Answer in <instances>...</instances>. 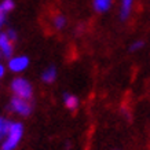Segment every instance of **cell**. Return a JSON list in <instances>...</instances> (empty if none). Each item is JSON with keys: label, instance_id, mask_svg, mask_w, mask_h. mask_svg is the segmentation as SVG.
I'll list each match as a JSON object with an SVG mask.
<instances>
[{"label": "cell", "instance_id": "obj_1", "mask_svg": "<svg viewBox=\"0 0 150 150\" xmlns=\"http://www.w3.org/2000/svg\"><path fill=\"white\" fill-rule=\"evenodd\" d=\"M23 135V125L21 123H11L10 131L7 134L6 139L3 141L1 150H14L18 146L19 141L22 139Z\"/></svg>", "mask_w": 150, "mask_h": 150}, {"label": "cell", "instance_id": "obj_2", "mask_svg": "<svg viewBox=\"0 0 150 150\" xmlns=\"http://www.w3.org/2000/svg\"><path fill=\"white\" fill-rule=\"evenodd\" d=\"M11 91L15 96L23 98V99H30L33 95V90L30 83L25 80L23 77H15L11 81Z\"/></svg>", "mask_w": 150, "mask_h": 150}, {"label": "cell", "instance_id": "obj_3", "mask_svg": "<svg viewBox=\"0 0 150 150\" xmlns=\"http://www.w3.org/2000/svg\"><path fill=\"white\" fill-rule=\"evenodd\" d=\"M8 109L14 113L19 114V116H23L26 117L30 114L32 112V105L29 103L28 99H23V98H19V96H15L14 95L10 100V105H8Z\"/></svg>", "mask_w": 150, "mask_h": 150}, {"label": "cell", "instance_id": "obj_4", "mask_svg": "<svg viewBox=\"0 0 150 150\" xmlns=\"http://www.w3.org/2000/svg\"><path fill=\"white\" fill-rule=\"evenodd\" d=\"M29 65V58L25 55H18V57H11L8 61V69L14 73L23 72Z\"/></svg>", "mask_w": 150, "mask_h": 150}, {"label": "cell", "instance_id": "obj_5", "mask_svg": "<svg viewBox=\"0 0 150 150\" xmlns=\"http://www.w3.org/2000/svg\"><path fill=\"white\" fill-rule=\"evenodd\" d=\"M14 51L13 40L7 36V33H0V52L4 58H11Z\"/></svg>", "mask_w": 150, "mask_h": 150}, {"label": "cell", "instance_id": "obj_6", "mask_svg": "<svg viewBox=\"0 0 150 150\" xmlns=\"http://www.w3.org/2000/svg\"><path fill=\"white\" fill-rule=\"evenodd\" d=\"M134 4V0H121V6H120V18L127 19L131 14V8Z\"/></svg>", "mask_w": 150, "mask_h": 150}, {"label": "cell", "instance_id": "obj_7", "mask_svg": "<svg viewBox=\"0 0 150 150\" xmlns=\"http://www.w3.org/2000/svg\"><path fill=\"white\" fill-rule=\"evenodd\" d=\"M64 103L69 110H76L79 106V99L72 94H64Z\"/></svg>", "mask_w": 150, "mask_h": 150}, {"label": "cell", "instance_id": "obj_8", "mask_svg": "<svg viewBox=\"0 0 150 150\" xmlns=\"http://www.w3.org/2000/svg\"><path fill=\"white\" fill-rule=\"evenodd\" d=\"M55 79H57V69L54 66H48L41 74V80L44 83H52Z\"/></svg>", "mask_w": 150, "mask_h": 150}, {"label": "cell", "instance_id": "obj_9", "mask_svg": "<svg viewBox=\"0 0 150 150\" xmlns=\"http://www.w3.org/2000/svg\"><path fill=\"white\" fill-rule=\"evenodd\" d=\"M112 6V0H94V8L98 13H105L108 11Z\"/></svg>", "mask_w": 150, "mask_h": 150}, {"label": "cell", "instance_id": "obj_10", "mask_svg": "<svg viewBox=\"0 0 150 150\" xmlns=\"http://www.w3.org/2000/svg\"><path fill=\"white\" fill-rule=\"evenodd\" d=\"M10 127H11V121L0 117V141L6 139V137H7V134L10 131Z\"/></svg>", "mask_w": 150, "mask_h": 150}, {"label": "cell", "instance_id": "obj_11", "mask_svg": "<svg viewBox=\"0 0 150 150\" xmlns=\"http://www.w3.org/2000/svg\"><path fill=\"white\" fill-rule=\"evenodd\" d=\"M52 25H54L55 29H62L66 25V19H65L64 15H55L54 19H52Z\"/></svg>", "mask_w": 150, "mask_h": 150}, {"label": "cell", "instance_id": "obj_12", "mask_svg": "<svg viewBox=\"0 0 150 150\" xmlns=\"http://www.w3.org/2000/svg\"><path fill=\"white\" fill-rule=\"evenodd\" d=\"M13 8H14V0H3V1L0 3V10L6 14L10 13Z\"/></svg>", "mask_w": 150, "mask_h": 150}, {"label": "cell", "instance_id": "obj_13", "mask_svg": "<svg viewBox=\"0 0 150 150\" xmlns=\"http://www.w3.org/2000/svg\"><path fill=\"white\" fill-rule=\"evenodd\" d=\"M142 47H143V41L137 40V41H134V43L131 44L129 50H131V51H138V50H141Z\"/></svg>", "mask_w": 150, "mask_h": 150}, {"label": "cell", "instance_id": "obj_14", "mask_svg": "<svg viewBox=\"0 0 150 150\" xmlns=\"http://www.w3.org/2000/svg\"><path fill=\"white\" fill-rule=\"evenodd\" d=\"M6 33H7V36H8L13 41L17 40V33H15V30H13V29H8V30H7Z\"/></svg>", "mask_w": 150, "mask_h": 150}, {"label": "cell", "instance_id": "obj_15", "mask_svg": "<svg viewBox=\"0 0 150 150\" xmlns=\"http://www.w3.org/2000/svg\"><path fill=\"white\" fill-rule=\"evenodd\" d=\"M4 21H6V13H3V11L0 10V28L3 26Z\"/></svg>", "mask_w": 150, "mask_h": 150}, {"label": "cell", "instance_id": "obj_16", "mask_svg": "<svg viewBox=\"0 0 150 150\" xmlns=\"http://www.w3.org/2000/svg\"><path fill=\"white\" fill-rule=\"evenodd\" d=\"M4 72H6V68L3 64H0V77H3L4 76Z\"/></svg>", "mask_w": 150, "mask_h": 150}, {"label": "cell", "instance_id": "obj_17", "mask_svg": "<svg viewBox=\"0 0 150 150\" xmlns=\"http://www.w3.org/2000/svg\"><path fill=\"white\" fill-rule=\"evenodd\" d=\"M0 57H1V52H0Z\"/></svg>", "mask_w": 150, "mask_h": 150}]
</instances>
